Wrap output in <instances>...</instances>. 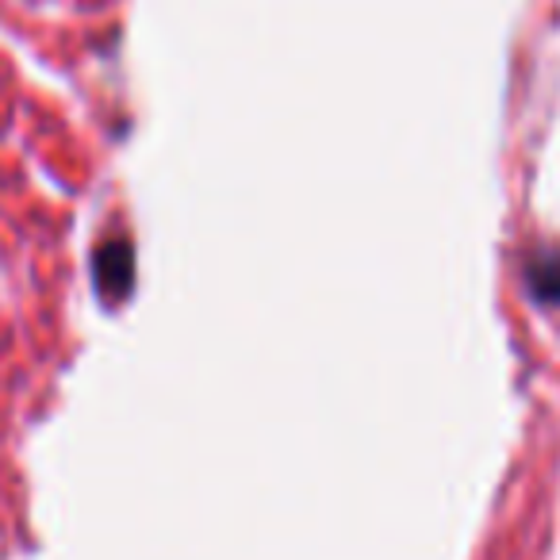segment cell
<instances>
[{"label": "cell", "mask_w": 560, "mask_h": 560, "mask_svg": "<svg viewBox=\"0 0 560 560\" xmlns=\"http://www.w3.org/2000/svg\"><path fill=\"white\" fill-rule=\"evenodd\" d=\"M522 269H526V289L537 304H560V246H534Z\"/></svg>", "instance_id": "7a4b0ae2"}, {"label": "cell", "mask_w": 560, "mask_h": 560, "mask_svg": "<svg viewBox=\"0 0 560 560\" xmlns=\"http://www.w3.org/2000/svg\"><path fill=\"white\" fill-rule=\"evenodd\" d=\"M93 284L104 304H119L135 289V246L124 234H112L93 254Z\"/></svg>", "instance_id": "6da1fadb"}]
</instances>
